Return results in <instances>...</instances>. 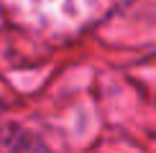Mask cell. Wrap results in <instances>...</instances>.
<instances>
[{"label":"cell","instance_id":"obj_1","mask_svg":"<svg viewBox=\"0 0 156 153\" xmlns=\"http://www.w3.org/2000/svg\"><path fill=\"white\" fill-rule=\"evenodd\" d=\"M3 153H49V148L34 135H28V133L13 130L8 140L3 143Z\"/></svg>","mask_w":156,"mask_h":153}]
</instances>
